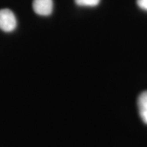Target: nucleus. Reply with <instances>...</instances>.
<instances>
[{
  "instance_id": "obj_1",
  "label": "nucleus",
  "mask_w": 147,
  "mask_h": 147,
  "mask_svg": "<svg viewBox=\"0 0 147 147\" xmlns=\"http://www.w3.org/2000/svg\"><path fill=\"white\" fill-rule=\"evenodd\" d=\"M16 27V19L14 13L7 8L0 10V29L4 32L13 31Z\"/></svg>"
},
{
  "instance_id": "obj_2",
  "label": "nucleus",
  "mask_w": 147,
  "mask_h": 147,
  "mask_svg": "<svg viewBox=\"0 0 147 147\" xmlns=\"http://www.w3.org/2000/svg\"><path fill=\"white\" fill-rule=\"evenodd\" d=\"M33 9L39 16H49L53 10V0H34Z\"/></svg>"
},
{
  "instance_id": "obj_3",
  "label": "nucleus",
  "mask_w": 147,
  "mask_h": 147,
  "mask_svg": "<svg viewBox=\"0 0 147 147\" xmlns=\"http://www.w3.org/2000/svg\"><path fill=\"white\" fill-rule=\"evenodd\" d=\"M137 105L142 121L147 124V91L140 94L137 100Z\"/></svg>"
},
{
  "instance_id": "obj_4",
  "label": "nucleus",
  "mask_w": 147,
  "mask_h": 147,
  "mask_svg": "<svg viewBox=\"0 0 147 147\" xmlns=\"http://www.w3.org/2000/svg\"><path fill=\"white\" fill-rule=\"evenodd\" d=\"M76 4L82 7H96L100 3V0H74Z\"/></svg>"
},
{
  "instance_id": "obj_5",
  "label": "nucleus",
  "mask_w": 147,
  "mask_h": 147,
  "mask_svg": "<svg viewBox=\"0 0 147 147\" xmlns=\"http://www.w3.org/2000/svg\"><path fill=\"white\" fill-rule=\"evenodd\" d=\"M137 3L142 10L147 11V0H137Z\"/></svg>"
}]
</instances>
